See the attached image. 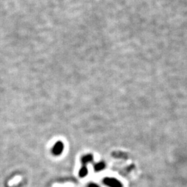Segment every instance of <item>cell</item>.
Here are the masks:
<instances>
[{"mask_svg": "<svg viewBox=\"0 0 187 187\" xmlns=\"http://www.w3.org/2000/svg\"><path fill=\"white\" fill-rule=\"evenodd\" d=\"M105 185L109 186L110 187H122L121 183L119 180L115 178H110V177H106L103 180Z\"/></svg>", "mask_w": 187, "mask_h": 187, "instance_id": "cell-1", "label": "cell"}, {"mask_svg": "<svg viewBox=\"0 0 187 187\" xmlns=\"http://www.w3.org/2000/svg\"><path fill=\"white\" fill-rule=\"evenodd\" d=\"M89 187H99V186L96 185V184H90V185H89Z\"/></svg>", "mask_w": 187, "mask_h": 187, "instance_id": "cell-6", "label": "cell"}, {"mask_svg": "<svg viewBox=\"0 0 187 187\" xmlns=\"http://www.w3.org/2000/svg\"><path fill=\"white\" fill-rule=\"evenodd\" d=\"M105 166H106V165H105V164H104V163H103V162H100V163L96 164V165H95L94 169H95V170H96L99 171V170H103V169H104V168H105Z\"/></svg>", "mask_w": 187, "mask_h": 187, "instance_id": "cell-4", "label": "cell"}, {"mask_svg": "<svg viewBox=\"0 0 187 187\" xmlns=\"http://www.w3.org/2000/svg\"><path fill=\"white\" fill-rule=\"evenodd\" d=\"M63 148H64L63 144L61 141H58L53 148V153L56 155H61L62 153Z\"/></svg>", "mask_w": 187, "mask_h": 187, "instance_id": "cell-2", "label": "cell"}, {"mask_svg": "<svg viewBox=\"0 0 187 187\" xmlns=\"http://www.w3.org/2000/svg\"><path fill=\"white\" fill-rule=\"evenodd\" d=\"M87 168L84 166L82 168V169H81L80 170V176L81 177H85V175H87Z\"/></svg>", "mask_w": 187, "mask_h": 187, "instance_id": "cell-5", "label": "cell"}, {"mask_svg": "<svg viewBox=\"0 0 187 187\" xmlns=\"http://www.w3.org/2000/svg\"><path fill=\"white\" fill-rule=\"evenodd\" d=\"M91 160H92V155H85V157H83V159H82V161H83V163L84 164H86Z\"/></svg>", "mask_w": 187, "mask_h": 187, "instance_id": "cell-3", "label": "cell"}]
</instances>
